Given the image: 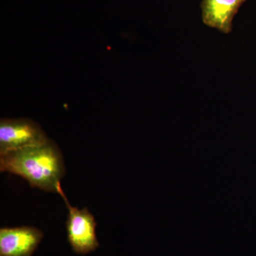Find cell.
I'll list each match as a JSON object with an SVG mask.
<instances>
[{
    "label": "cell",
    "mask_w": 256,
    "mask_h": 256,
    "mask_svg": "<svg viewBox=\"0 0 256 256\" xmlns=\"http://www.w3.org/2000/svg\"><path fill=\"white\" fill-rule=\"evenodd\" d=\"M0 171L22 176L32 188L58 194L66 170L60 148L48 139L42 144L0 154Z\"/></svg>",
    "instance_id": "1"
},
{
    "label": "cell",
    "mask_w": 256,
    "mask_h": 256,
    "mask_svg": "<svg viewBox=\"0 0 256 256\" xmlns=\"http://www.w3.org/2000/svg\"><path fill=\"white\" fill-rule=\"evenodd\" d=\"M58 194L64 198L68 210V218L66 222L67 240L72 250L77 254L86 255L95 252L100 246L96 236L95 217L86 207L79 210L72 206L62 190L60 183L57 188Z\"/></svg>",
    "instance_id": "2"
},
{
    "label": "cell",
    "mask_w": 256,
    "mask_h": 256,
    "mask_svg": "<svg viewBox=\"0 0 256 256\" xmlns=\"http://www.w3.org/2000/svg\"><path fill=\"white\" fill-rule=\"evenodd\" d=\"M45 133L33 121L26 119H2L0 122V154L48 140Z\"/></svg>",
    "instance_id": "3"
},
{
    "label": "cell",
    "mask_w": 256,
    "mask_h": 256,
    "mask_svg": "<svg viewBox=\"0 0 256 256\" xmlns=\"http://www.w3.org/2000/svg\"><path fill=\"white\" fill-rule=\"evenodd\" d=\"M44 238L33 226L0 228V256H32Z\"/></svg>",
    "instance_id": "4"
},
{
    "label": "cell",
    "mask_w": 256,
    "mask_h": 256,
    "mask_svg": "<svg viewBox=\"0 0 256 256\" xmlns=\"http://www.w3.org/2000/svg\"><path fill=\"white\" fill-rule=\"evenodd\" d=\"M247 0H202V18L204 24L228 34L233 30V21Z\"/></svg>",
    "instance_id": "5"
}]
</instances>
